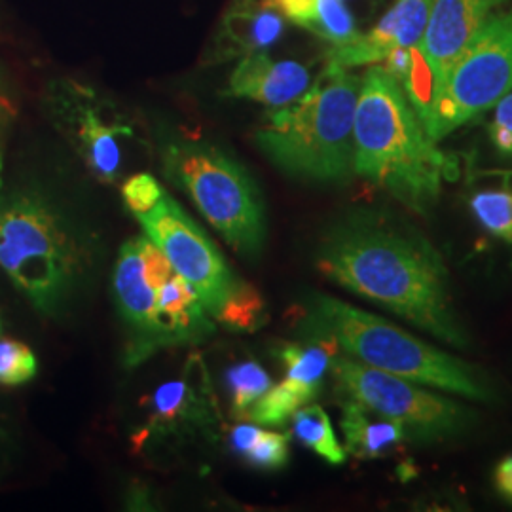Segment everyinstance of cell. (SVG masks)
Masks as SVG:
<instances>
[{
    "label": "cell",
    "instance_id": "6da1fadb",
    "mask_svg": "<svg viewBox=\"0 0 512 512\" xmlns=\"http://www.w3.org/2000/svg\"><path fill=\"white\" fill-rule=\"evenodd\" d=\"M315 260L321 274L340 287L448 346H469L452 304L448 270L435 247L418 232L378 215L359 213L330 228Z\"/></svg>",
    "mask_w": 512,
    "mask_h": 512
},
{
    "label": "cell",
    "instance_id": "7a4b0ae2",
    "mask_svg": "<svg viewBox=\"0 0 512 512\" xmlns=\"http://www.w3.org/2000/svg\"><path fill=\"white\" fill-rule=\"evenodd\" d=\"M353 171L414 213L439 202L446 158L399 80L372 65L361 78L353 122Z\"/></svg>",
    "mask_w": 512,
    "mask_h": 512
},
{
    "label": "cell",
    "instance_id": "3957f363",
    "mask_svg": "<svg viewBox=\"0 0 512 512\" xmlns=\"http://www.w3.org/2000/svg\"><path fill=\"white\" fill-rule=\"evenodd\" d=\"M361 78L327 63L296 101L268 114L256 147L289 177L344 183L353 171V122Z\"/></svg>",
    "mask_w": 512,
    "mask_h": 512
},
{
    "label": "cell",
    "instance_id": "277c9868",
    "mask_svg": "<svg viewBox=\"0 0 512 512\" xmlns=\"http://www.w3.org/2000/svg\"><path fill=\"white\" fill-rule=\"evenodd\" d=\"M114 298L128 330V368L164 349L200 344L215 330L200 296L147 236L122 245Z\"/></svg>",
    "mask_w": 512,
    "mask_h": 512
},
{
    "label": "cell",
    "instance_id": "5b68a950",
    "mask_svg": "<svg viewBox=\"0 0 512 512\" xmlns=\"http://www.w3.org/2000/svg\"><path fill=\"white\" fill-rule=\"evenodd\" d=\"M308 325L363 365L471 401H494L492 387L473 366L338 298L315 296Z\"/></svg>",
    "mask_w": 512,
    "mask_h": 512
},
{
    "label": "cell",
    "instance_id": "8992f818",
    "mask_svg": "<svg viewBox=\"0 0 512 512\" xmlns=\"http://www.w3.org/2000/svg\"><path fill=\"white\" fill-rule=\"evenodd\" d=\"M165 177L179 186L224 241L245 256L262 251L266 213L247 169L220 148L183 141L164 152Z\"/></svg>",
    "mask_w": 512,
    "mask_h": 512
},
{
    "label": "cell",
    "instance_id": "52a82bcc",
    "mask_svg": "<svg viewBox=\"0 0 512 512\" xmlns=\"http://www.w3.org/2000/svg\"><path fill=\"white\" fill-rule=\"evenodd\" d=\"M137 220L145 236L200 296L209 317L238 330H255L262 323L260 294L230 270L198 222L167 192L154 209L137 215Z\"/></svg>",
    "mask_w": 512,
    "mask_h": 512
},
{
    "label": "cell",
    "instance_id": "ba28073f",
    "mask_svg": "<svg viewBox=\"0 0 512 512\" xmlns=\"http://www.w3.org/2000/svg\"><path fill=\"white\" fill-rule=\"evenodd\" d=\"M0 268L37 310H59L80 277L82 260L61 217L38 198L0 213Z\"/></svg>",
    "mask_w": 512,
    "mask_h": 512
},
{
    "label": "cell",
    "instance_id": "9c48e42d",
    "mask_svg": "<svg viewBox=\"0 0 512 512\" xmlns=\"http://www.w3.org/2000/svg\"><path fill=\"white\" fill-rule=\"evenodd\" d=\"M505 0H433L421 42L385 59L421 122L429 120L452 67Z\"/></svg>",
    "mask_w": 512,
    "mask_h": 512
},
{
    "label": "cell",
    "instance_id": "30bf717a",
    "mask_svg": "<svg viewBox=\"0 0 512 512\" xmlns=\"http://www.w3.org/2000/svg\"><path fill=\"white\" fill-rule=\"evenodd\" d=\"M512 92V12L488 19L452 67L425 122L437 143Z\"/></svg>",
    "mask_w": 512,
    "mask_h": 512
},
{
    "label": "cell",
    "instance_id": "8fae6325",
    "mask_svg": "<svg viewBox=\"0 0 512 512\" xmlns=\"http://www.w3.org/2000/svg\"><path fill=\"white\" fill-rule=\"evenodd\" d=\"M330 372L344 399L399 421L410 439L423 442L450 439L467 429L473 418V412L463 404L355 359H332Z\"/></svg>",
    "mask_w": 512,
    "mask_h": 512
},
{
    "label": "cell",
    "instance_id": "7c38bea8",
    "mask_svg": "<svg viewBox=\"0 0 512 512\" xmlns=\"http://www.w3.org/2000/svg\"><path fill=\"white\" fill-rule=\"evenodd\" d=\"M59 124L84 164L101 183H114L124 165V152L133 129L124 120L109 116L92 92L67 84L52 97Z\"/></svg>",
    "mask_w": 512,
    "mask_h": 512
},
{
    "label": "cell",
    "instance_id": "4fadbf2b",
    "mask_svg": "<svg viewBox=\"0 0 512 512\" xmlns=\"http://www.w3.org/2000/svg\"><path fill=\"white\" fill-rule=\"evenodd\" d=\"M431 6L433 0H395L384 18L366 35L359 33V37L349 44L332 48L327 63L342 69H355L384 63L395 52L416 48L425 33Z\"/></svg>",
    "mask_w": 512,
    "mask_h": 512
},
{
    "label": "cell",
    "instance_id": "5bb4252c",
    "mask_svg": "<svg viewBox=\"0 0 512 512\" xmlns=\"http://www.w3.org/2000/svg\"><path fill=\"white\" fill-rule=\"evenodd\" d=\"M215 414V397L207 372L202 365L190 363L181 378L162 385L150 397L147 429L160 435L175 433L207 425Z\"/></svg>",
    "mask_w": 512,
    "mask_h": 512
},
{
    "label": "cell",
    "instance_id": "9a60e30c",
    "mask_svg": "<svg viewBox=\"0 0 512 512\" xmlns=\"http://www.w3.org/2000/svg\"><path fill=\"white\" fill-rule=\"evenodd\" d=\"M311 74L296 61H277L266 52L243 55L228 80V95L279 109L310 88Z\"/></svg>",
    "mask_w": 512,
    "mask_h": 512
},
{
    "label": "cell",
    "instance_id": "2e32d148",
    "mask_svg": "<svg viewBox=\"0 0 512 512\" xmlns=\"http://www.w3.org/2000/svg\"><path fill=\"white\" fill-rule=\"evenodd\" d=\"M283 33V16L270 0H234L220 23V44L230 55L266 52Z\"/></svg>",
    "mask_w": 512,
    "mask_h": 512
},
{
    "label": "cell",
    "instance_id": "e0dca14e",
    "mask_svg": "<svg viewBox=\"0 0 512 512\" xmlns=\"http://www.w3.org/2000/svg\"><path fill=\"white\" fill-rule=\"evenodd\" d=\"M342 431L346 437V452L359 459L380 458L408 439L399 421L384 418L351 399H344L342 404Z\"/></svg>",
    "mask_w": 512,
    "mask_h": 512
},
{
    "label": "cell",
    "instance_id": "ac0fdd59",
    "mask_svg": "<svg viewBox=\"0 0 512 512\" xmlns=\"http://www.w3.org/2000/svg\"><path fill=\"white\" fill-rule=\"evenodd\" d=\"M275 10L294 25L332 44H349L359 37L355 19L344 0H270Z\"/></svg>",
    "mask_w": 512,
    "mask_h": 512
},
{
    "label": "cell",
    "instance_id": "d6986e66",
    "mask_svg": "<svg viewBox=\"0 0 512 512\" xmlns=\"http://www.w3.org/2000/svg\"><path fill=\"white\" fill-rule=\"evenodd\" d=\"M230 444L239 458L256 469L277 471L289 459V435L260 429L256 423H241L232 429Z\"/></svg>",
    "mask_w": 512,
    "mask_h": 512
},
{
    "label": "cell",
    "instance_id": "ffe728a7",
    "mask_svg": "<svg viewBox=\"0 0 512 512\" xmlns=\"http://www.w3.org/2000/svg\"><path fill=\"white\" fill-rule=\"evenodd\" d=\"M293 433L306 448L330 465H342L348 458L346 448L332 429L329 414L317 404H306L294 414Z\"/></svg>",
    "mask_w": 512,
    "mask_h": 512
},
{
    "label": "cell",
    "instance_id": "44dd1931",
    "mask_svg": "<svg viewBox=\"0 0 512 512\" xmlns=\"http://www.w3.org/2000/svg\"><path fill=\"white\" fill-rule=\"evenodd\" d=\"M317 397L308 387L291 378H283L281 384L272 385L249 410L247 418L256 425L281 427L293 418L294 414L310 404Z\"/></svg>",
    "mask_w": 512,
    "mask_h": 512
},
{
    "label": "cell",
    "instance_id": "7402d4cb",
    "mask_svg": "<svg viewBox=\"0 0 512 512\" xmlns=\"http://www.w3.org/2000/svg\"><path fill=\"white\" fill-rule=\"evenodd\" d=\"M226 382L230 389L232 414L238 418H247L253 404L272 387L268 372L255 361H245L232 366Z\"/></svg>",
    "mask_w": 512,
    "mask_h": 512
},
{
    "label": "cell",
    "instance_id": "603a6c76",
    "mask_svg": "<svg viewBox=\"0 0 512 512\" xmlns=\"http://www.w3.org/2000/svg\"><path fill=\"white\" fill-rule=\"evenodd\" d=\"M476 220L495 238L512 243L511 190H484L471 200Z\"/></svg>",
    "mask_w": 512,
    "mask_h": 512
},
{
    "label": "cell",
    "instance_id": "cb8c5ba5",
    "mask_svg": "<svg viewBox=\"0 0 512 512\" xmlns=\"http://www.w3.org/2000/svg\"><path fill=\"white\" fill-rule=\"evenodd\" d=\"M37 368V357L29 346L18 340L0 342V384H25L35 378Z\"/></svg>",
    "mask_w": 512,
    "mask_h": 512
},
{
    "label": "cell",
    "instance_id": "d4e9b609",
    "mask_svg": "<svg viewBox=\"0 0 512 512\" xmlns=\"http://www.w3.org/2000/svg\"><path fill=\"white\" fill-rule=\"evenodd\" d=\"M164 194V188L148 173H137L122 186V198L135 217L154 209Z\"/></svg>",
    "mask_w": 512,
    "mask_h": 512
},
{
    "label": "cell",
    "instance_id": "484cf974",
    "mask_svg": "<svg viewBox=\"0 0 512 512\" xmlns=\"http://www.w3.org/2000/svg\"><path fill=\"white\" fill-rule=\"evenodd\" d=\"M495 107L490 139L501 154L512 156V92L507 93Z\"/></svg>",
    "mask_w": 512,
    "mask_h": 512
},
{
    "label": "cell",
    "instance_id": "4316f807",
    "mask_svg": "<svg viewBox=\"0 0 512 512\" xmlns=\"http://www.w3.org/2000/svg\"><path fill=\"white\" fill-rule=\"evenodd\" d=\"M495 490L512 503V456L499 461L494 473Z\"/></svg>",
    "mask_w": 512,
    "mask_h": 512
},
{
    "label": "cell",
    "instance_id": "83f0119b",
    "mask_svg": "<svg viewBox=\"0 0 512 512\" xmlns=\"http://www.w3.org/2000/svg\"><path fill=\"white\" fill-rule=\"evenodd\" d=\"M8 103L4 101V97H0V183H2V129L8 120Z\"/></svg>",
    "mask_w": 512,
    "mask_h": 512
}]
</instances>
